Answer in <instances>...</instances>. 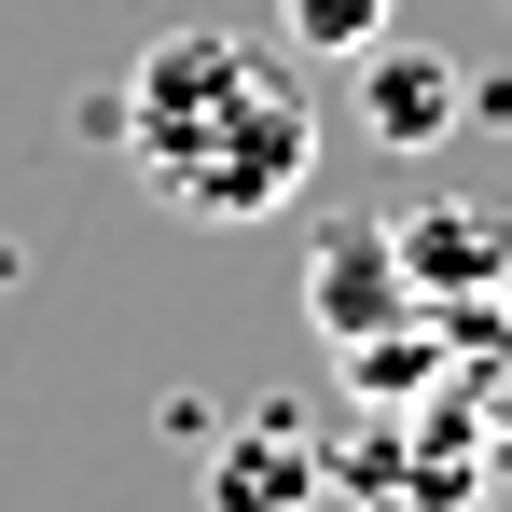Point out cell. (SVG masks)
Wrapping results in <instances>:
<instances>
[{
    "mask_svg": "<svg viewBox=\"0 0 512 512\" xmlns=\"http://www.w3.org/2000/svg\"><path fill=\"white\" fill-rule=\"evenodd\" d=\"M125 153L180 222H277L319 167V97L250 28H167L125 70Z\"/></svg>",
    "mask_w": 512,
    "mask_h": 512,
    "instance_id": "6da1fadb",
    "label": "cell"
},
{
    "mask_svg": "<svg viewBox=\"0 0 512 512\" xmlns=\"http://www.w3.org/2000/svg\"><path fill=\"white\" fill-rule=\"evenodd\" d=\"M402 305H416L402 236H388V222H319V250H305V319H319L333 346H374Z\"/></svg>",
    "mask_w": 512,
    "mask_h": 512,
    "instance_id": "7a4b0ae2",
    "label": "cell"
},
{
    "mask_svg": "<svg viewBox=\"0 0 512 512\" xmlns=\"http://www.w3.org/2000/svg\"><path fill=\"white\" fill-rule=\"evenodd\" d=\"M388 236H402V277H416L429 305L512 277V208H499V194H429V208H402Z\"/></svg>",
    "mask_w": 512,
    "mask_h": 512,
    "instance_id": "3957f363",
    "label": "cell"
},
{
    "mask_svg": "<svg viewBox=\"0 0 512 512\" xmlns=\"http://www.w3.org/2000/svg\"><path fill=\"white\" fill-rule=\"evenodd\" d=\"M457 111H471V70H457V56H429V42H360V125H374L388 153H429Z\"/></svg>",
    "mask_w": 512,
    "mask_h": 512,
    "instance_id": "277c9868",
    "label": "cell"
},
{
    "mask_svg": "<svg viewBox=\"0 0 512 512\" xmlns=\"http://www.w3.org/2000/svg\"><path fill=\"white\" fill-rule=\"evenodd\" d=\"M305 485H319V457L291 443V416H250V443L208 457V512H291Z\"/></svg>",
    "mask_w": 512,
    "mask_h": 512,
    "instance_id": "5b68a950",
    "label": "cell"
},
{
    "mask_svg": "<svg viewBox=\"0 0 512 512\" xmlns=\"http://www.w3.org/2000/svg\"><path fill=\"white\" fill-rule=\"evenodd\" d=\"M291 42L305 56H360V42H388V0H291Z\"/></svg>",
    "mask_w": 512,
    "mask_h": 512,
    "instance_id": "8992f818",
    "label": "cell"
},
{
    "mask_svg": "<svg viewBox=\"0 0 512 512\" xmlns=\"http://www.w3.org/2000/svg\"><path fill=\"white\" fill-rule=\"evenodd\" d=\"M485 457H499V485H512V402H499V443H485Z\"/></svg>",
    "mask_w": 512,
    "mask_h": 512,
    "instance_id": "52a82bcc",
    "label": "cell"
}]
</instances>
